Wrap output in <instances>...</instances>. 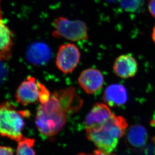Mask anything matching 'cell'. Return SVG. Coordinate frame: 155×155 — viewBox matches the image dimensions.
<instances>
[{
    "label": "cell",
    "instance_id": "obj_19",
    "mask_svg": "<svg viewBox=\"0 0 155 155\" xmlns=\"http://www.w3.org/2000/svg\"><path fill=\"white\" fill-rule=\"evenodd\" d=\"M93 155H116L113 154L111 153H107L104 151H101L100 150H97L94 152V154Z\"/></svg>",
    "mask_w": 155,
    "mask_h": 155
},
{
    "label": "cell",
    "instance_id": "obj_2",
    "mask_svg": "<svg viewBox=\"0 0 155 155\" xmlns=\"http://www.w3.org/2000/svg\"><path fill=\"white\" fill-rule=\"evenodd\" d=\"M127 126L124 117L114 115L110 120L98 127L86 129V136L98 149L105 152L111 153L116 149Z\"/></svg>",
    "mask_w": 155,
    "mask_h": 155
},
{
    "label": "cell",
    "instance_id": "obj_21",
    "mask_svg": "<svg viewBox=\"0 0 155 155\" xmlns=\"http://www.w3.org/2000/svg\"><path fill=\"white\" fill-rule=\"evenodd\" d=\"M152 38L153 41H154V42L155 43V25L153 29Z\"/></svg>",
    "mask_w": 155,
    "mask_h": 155
},
{
    "label": "cell",
    "instance_id": "obj_10",
    "mask_svg": "<svg viewBox=\"0 0 155 155\" xmlns=\"http://www.w3.org/2000/svg\"><path fill=\"white\" fill-rule=\"evenodd\" d=\"M52 57V51L47 44L43 42H35L30 45L26 51L28 61L35 65L45 64Z\"/></svg>",
    "mask_w": 155,
    "mask_h": 155
},
{
    "label": "cell",
    "instance_id": "obj_20",
    "mask_svg": "<svg viewBox=\"0 0 155 155\" xmlns=\"http://www.w3.org/2000/svg\"><path fill=\"white\" fill-rule=\"evenodd\" d=\"M150 124L151 126L155 127V111L154 112V114L153 115L152 119L150 121Z\"/></svg>",
    "mask_w": 155,
    "mask_h": 155
},
{
    "label": "cell",
    "instance_id": "obj_24",
    "mask_svg": "<svg viewBox=\"0 0 155 155\" xmlns=\"http://www.w3.org/2000/svg\"><path fill=\"white\" fill-rule=\"evenodd\" d=\"M152 140L153 142H154V143H155V136L154 137H153L152 138Z\"/></svg>",
    "mask_w": 155,
    "mask_h": 155
},
{
    "label": "cell",
    "instance_id": "obj_12",
    "mask_svg": "<svg viewBox=\"0 0 155 155\" xmlns=\"http://www.w3.org/2000/svg\"><path fill=\"white\" fill-rule=\"evenodd\" d=\"M14 44L13 33L0 16V60L5 61L10 58Z\"/></svg>",
    "mask_w": 155,
    "mask_h": 155
},
{
    "label": "cell",
    "instance_id": "obj_7",
    "mask_svg": "<svg viewBox=\"0 0 155 155\" xmlns=\"http://www.w3.org/2000/svg\"><path fill=\"white\" fill-rule=\"evenodd\" d=\"M78 84L86 94H95L103 87L104 78L98 69L90 68L81 73L78 78Z\"/></svg>",
    "mask_w": 155,
    "mask_h": 155
},
{
    "label": "cell",
    "instance_id": "obj_9",
    "mask_svg": "<svg viewBox=\"0 0 155 155\" xmlns=\"http://www.w3.org/2000/svg\"><path fill=\"white\" fill-rule=\"evenodd\" d=\"M113 70L116 75L122 78H133L138 72V62L132 54H122L114 61Z\"/></svg>",
    "mask_w": 155,
    "mask_h": 155
},
{
    "label": "cell",
    "instance_id": "obj_6",
    "mask_svg": "<svg viewBox=\"0 0 155 155\" xmlns=\"http://www.w3.org/2000/svg\"><path fill=\"white\" fill-rule=\"evenodd\" d=\"M39 82L32 76H29L19 85L16 92L19 104L26 106L39 100Z\"/></svg>",
    "mask_w": 155,
    "mask_h": 155
},
{
    "label": "cell",
    "instance_id": "obj_14",
    "mask_svg": "<svg viewBox=\"0 0 155 155\" xmlns=\"http://www.w3.org/2000/svg\"><path fill=\"white\" fill-rule=\"evenodd\" d=\"M35 140L30 138H22L18 142L17 155H36L34 147Z\"/></svg>",
    "mask_w": 155,
    "mask_h": 155
},
{
    "label": "cell",
    "instance_id": "obj_5",
    "mask_svg": "<svg viewBox=\"0 0 155 155\" xmlns=\"http://www.w3.org/2000/svg\"><path fill=\"white\" fill-rule=\"evenodd\" d=\"M81 54L75 44L67 43L60 46L56 58V65L61 71L69 74L74 71L79 64Z\"/></svg>",
    "mask_w": 155,
    "mask_h": 155
},
{
    "label": "cell",
    "instance_id": "obj_11",
    "mask_svg": "<svg viewBox=\"0 0 155 155\" xmlns=\"http://www.w3.org/2000/svg\"><path fill=\"white\" fill-rule=\"evenodd\" d=\"M104 101L110 107H120L127 102V90L121 84H113L107 87L104 92Z\"/></svg>",
    "mask_w": 155,
    "mask_h": 155
},
{
    "label": "cell",
    "instance_id": "obj_15",
    "mask_svg": "<svg viewBox=\"0 0 155 155\" xmlns=\"http://www.w3.org/2000/svg\"><path fill=\"white\" fill-rule=\"evenodd\" d=\"M120 7L126 12L137 13L142 10L144 0H119Z\"/></svg>",
    "mask_w": 155,
    "mask_h": 155
},
{
    "label": "cell",
    "instance_id": "obj_18",
    "mask_svg": "<svg viewBox=\"0 0 155 155\" xmlns=\"http://www.w3.org/2000/svg\"><path fill=\"white\" fill-rule=\"evenodd\" d=\"M148 8L150 14L155 18V0H148Z\"/></svg>",
    "mask_w": 155,
    "mask_h": 155
},
{
    "label": "cell",
    "instance_id": "obj_1",
    "mask_svg": "<svg viewBox=\"0 0 155 155\" xmlns=\"http://www.w3.org/2000/svg\"><path fill=\"white\" fill-rule=\"evenodd\" d=\"M82 104L74 87L56 91L47 102L38 107L35 119L37 129L45 136L56 135L66 124L68 114L78 110Z\"/></svg>",
    "mask_w": 155,
    "mask_h": 155
},
{
    "label": "cell",
    "instance_id": "obj_17",
    "mask_svg": "<svg viewBox=\"0 0 155 155\" xmlns=\"http://www.w3.org/2000/svg\"><path fill=\"white\" fill-rule=\"evenodd\" d=\"M0 155H14L13 150L9 147L0 146Z\"/></svg>",
    "mask_w": 155,
    "mask_h": 155
},
{
    "label": "cell",
    "instance_id": "obj_3",
    "mask_svg": "<svg viewBox=\"0 0 155 155\" xmlns=\"http://www.w3.org/2000/svg\"><path fill=\"white\" fill-rule=\"evenodd\" d=\"M30 116L28 110H19L11 103L0 104V135L19 142L23 138L24 119Z\"/></svg>",
    "mask_w": 155,
    "mask_h": 155
},
{
    "label": "cell",
    "instance_id": "obj_13",
    "mask_svg": "<svg viewBox=\"0 0 155 155\" xmlns=\"http://www.w3.org/2000/svg\"><path fill=\"white\" fill-rule=\"evenodd\" d=\"M148 139V131L143 126L140 124L131 126L126 134V143L130 148H143L146 144Z\"/></svg>",
    "mask_w": 155,
    "mask_h": 155
},
{
    "label": "cell",
    "instance_id": "obj_22",
    "mask_svg": "<svg viewBox=\"0 0 155 155\" xmlns=\"http://www.w3.org/2000/svg\"><path fill=\"white\" fill-rule=\"evenodd\" d=\"M107 2H110V3H115L116 2L118 1L119 0H106Z\"/></svg>",
    "mask_w": 155,
    "mask_h": 155
},
{
    "label": "cell",
    "instance_id": "obj_8",
    "mask_svg": "<svg viewBox=\"0 0 155 155\" xmlns=\"http://www.w3.org/2000/svg\"><path fill=\"white\" fill-rule=\"evenodd\" d=\"M114 114L107 105L96 103L86 116L84 121L86 129L98 127L110 120Z\"/></svg>",
    "mask_w": 155,
    "mask_h": 155
},
{
    "label": "cell",
    "instance_id": "obj_23",
    "mask_svg": "<svg viewBox=\"0 0 155 155\" xmlns=\"http://www.w3.org/2000/svg\"><path fill=\"white\" fill-rule=\"evenodd\" d=\"M78 155H91V154H84V153H81V154H79Z\"/></svg>",
    "mask_w": 155,
    "mask_h": 155
},
{
    "label": "cell",
    "instance_id": "obj_16",
    "mask_svg": "<svg viewBox=\"0 0 155 155\" xmlns=\"http://www.w3.org/2000/svg\"><path fill=\"white\" fill-rule=\"evenodd\" d=\"M8 76V68L3 61L0 60V85L4 84Z\"/></svg>",
    "mask_w": 155,
    "mask_h": 155
},
{
    "label": "cell",
    "instance_id": "obj_4",
    "mask_svg": "<svg viewBox=\"0 0 155 155\" xmlns=\"http://www.w3.org/2000/svg\"><path fill=\"white\" fill-rule=\"evenodd\" d=\"M52 36L64 38L73 42L85 41L88 38L87 27L81 20H70L63 17L56 18L53 21Z\"/></svg>",
    "mask_w": 155,
    "mask_h": 155
},
{
    "label": "cell",
    "instance_id": "obj_25",
    "mask_svg": "<svg viewBox=\"0 0 155 155\" xmlns=\"http://www.w3.org/2000/svg\"><path fill=\"white\" fill-rule=\"evenodd\" d=\"M0 16H2L1 10V7H0Z\"/></svg>",
    "mask_w": 155,
    "mask_h": 155
}]
</instances>
